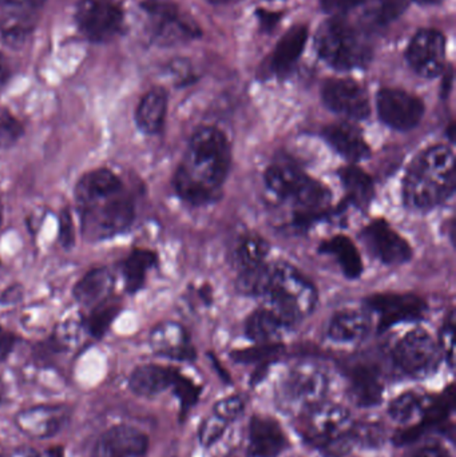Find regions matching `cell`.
Segmentation results:
<instances>
[{"instance_id": "obj_1", "label": "cell", "mask_w": 456, "mask_h": 457, "mask_svg": "<svg viewBox=\"0 0 456 457\" xmlns=\"http://www.w3.org/2000/svg\"><path fill=\"white\" fill-rule=\"evenodd\" d=\"M75 201L86 241H104L123 233L136 213L130 193L109 169L85 174L75 187Z\"/></svg>"}, {"instance_id": "obj_2", "label": "cell", "mask_w": 456, "mask_h": 457, "mask_svg": "<svg viewBox=\"0 0 456 457\" xmlns=\"http://www.w3.org/2000/svg\"><path fill=\"white\" fill-rule=\"evenodd\" d=\"M230 160V144L221 130L213 126L197 129L174 176L176 192L190 205L211 203L229 173Z\"/></svg>"}, {"instance_id": "obj_3", "label": "cell", "mask_w": 456, "mask_h": 457, "mask_svg": "<svg viewBox=\"0 0 456 457\" xmlns=\"http://www.w3.org/2000/svg\"><path fill=\"white\" fill-rule=\"evenodd\" d=\"M455 155L446 145H436L412 162L404 179V201L410 208L430 211L455 190Z\"/></svg>"}, {"instance_id": "obj_4", "label": "cell", "mask_w": 456, "mask_h": 457, "mask_svg": "<svg viewBox=\"0 0 456 457\" xmlns=\"http://www.w3.org/2000/svg\"><path fill=\"white\" fill-rule=\"evenodd\" d=\"M264 295L288 327L310 316L318 303V290L312 282L288 263L270 265Z\"/></svg>"}, {"instance_id": "obj_5", "label": "cell", "mask_w": 456, "mask_h": 457, "mask_svg": "<svg viewBox=\"0 0 456 457\" xmlns=\"http://www.w3.org/2000/svg\"><path fill=\"white\" fill-rule=\"evenodd\" d=\"M265 184L276 197L300 209L296 217L303 224L320 216L331 200V193L323 184L292 165L270 166L265 173Z\"/></svg>"}, {"instance_id": "obj_6", "label": "cell", "mask_w": 456, "mask_h": 457, "mask_svg": "<svg viewBox=\"0 0 456 457\" xmlns=\"http://www.w3.org/2000/svg\"><path fill=\"white\" fill-rule=\"evenodd\" d=\"M319 55L336 70L363 67L371 59L369 45L344 21L332 19L321 24L316 35Z\"/></svg>"}, {"instance_id": "obj_7", "label": "cell", "mask_w": 456, "mask_h": 457, "mask_svg": "<svg viewBox=\"0 0 456 457\" xmlns=\"http://www.w3.org/2000/svg\"><path fill=\"white\" fill-rule=\"evenodd\" d=\"M328 376L319 365L311 362L294 367L288 373L278 392V404L291 415H307L326 399Z\"/></svg>"}, {"instance_id": "obj_8", "label": "cell", "mask_w": 456, "mask_h": 457, "mask_svg": "<svg viewBox=\"0 0 456 457\" xmlns=\"http://www.w3.org/2000/svg\"><path fill=\"white\" fill-rule=\"evenodd\" d=\"M353 423L347 408L335 403H320L307 413L305 439L318 447L328 448L351 442Z\"/></svg>"}, {"instance_id": "obj_9", "label": "cell", "mask_w": 456, "mask_h": 457, "mask_svg": "<svg viewBox=\"0 0 456 457\" xmlns=\"http://www.w3.org/2000/svg\"><path fill=\"white\" fill-rule=\"evenodd\" d=\"M396 364L411 376L430 375L441 361V348L430 333L415 329L407 333L394 351Z\"/></svg>"}, {"instance_id": "obj_10", "label": "cell", "mask_w": 456, "mask_h": 457, "mask_svg": "<svg viewBox=\"0 0 456 457\" xmlns=\"http://www.w3.org/2000/svg\"><path fill=\"white\" fill-rule=\"evenodd\" d=\"M77 23L88 39L104 42L122 29L123 11L117 0H80Z\"/></svg>"}, {"instance_id": "obj_11", "label": "cell", "mask_w": 456, "mask_h": 457, "mask_svg": "<svg viewBox=\"0 0 456 457\" xmlns=\"http://www.w3.org/2000/svg\"><path fill=\"white\" fill-rule=\"evenodd\" d=\"M377 104L380 120L396 130H411L425 114V104L419 98L396 88L380 90Z\"/></svg>"}, {"instance_id": "obj_12", "label": "cell", "mask_w": 456, "mask_h": 457, "mask_svg": "<svg viewBox=\"0 0 456 457\" xmlns=\"http://www.w3.org/2000/svg\"><path fill=\"white\" fill-rule=\"evenodd\" d=\"M71 410L66 405H35L16 413V428L31 439H51L69 423Z\"/></svg>"}, {"instance_id": "obj_13", "label": "cell", "mask_w": 456, "mask_h": 457, "mask_svg": "<svg viewBox=\"0 0 456 457\" xmlns=\"http://www.w3.org/2000/svg\"><path fill=\"white\" fill-rule=\"evenodd\" d=\"M410 66L425 78H435L444 71L446 39L436 29H420L407 50Z\"/></svg>"}, {"instance_id": "obj_14", "label": "cell", "mask_w": 456, "mask_h": 457, "mask_svg": "<svg viewBox=\"0 0 456 457\" xmlns=\"http://www.w3.org/2000/svg\"><path fill=\"white\" fill-rule=\"evenodd\" d=\"M369 252L387 265H399L411 260L412 249L409 242L396 233L385 220H377L361 233Z\"/></svg>"}, {"instance_id": "obj_15", "label": "cell", "mask_w": 456, "mask_h": 457, "mask_svg": "<svg viewBox=\"0 0 456 457\" xmlns=\"http://www.w3.org/2000/svg\"><path fill=\"white\" fill-rule=\"evenodd\" d=\"M149 437L136 427L114 426L104 431L94 445L91 457H145Z\"/></svg>"}, {"instance_id": "obj_16", "label": "cell", "mask_w": 456, "mask_h": 457, "mask_svg": "<svg viewBox=\"0 0 456 457\" xmlns=\"http://www.w3.org/2000/svg\"><path fill=\"white\" fill-rule=\"evenodd\" d=\"M323 99L332 112L352 120H364L371 110L366 90L350 79H329L323 87Z\"/></svg>"}, {"instance_id": "obj_17", "label": "cell", "mask_w": 456, "mask_h": 457, "mask_svg": "<svg viewBox=\"0 0 456 457\" xmlns=\"http://www.w3.org/2000/svg\"><path fill=\"white\" fill-rule=\"evenodd\" d=\"M369 309L380 317V329L402 321L422 319L426 303L414 295H377L367 300Z\"/></svg>"}, {"instance_id": "obj_18", "label": "cell", "mask_w": 456, "mask_h": 457, "mask_svg": "<svg viewBox=\"0 0 456 457\" xmlns=\"http://www.w3.org/2000/svg\"><path fill=\"white\" fill-rule=\"evenodd\" d=\"M146 11L153 21L154 37L162 43H174L195 35L197 29L179 15L178 10L170 3L150 0Z\"/></svg>"}, {"instance_id": "obj_19", "label": "cell", "mask_w": 456, "mask_h": 457, "mask_svg": "<svg viewBox=\"0 0 456 457\" xmlns=\"http://www.w3.org/2000/svg\"><path fill=\"white\" fill-rule=\"evenodd\" d=\"M249 453L253 457H278L288 447V437L278 421L254 416L249 424Z\"/></svg>"}, {"instance_id": "obj_20", "label": "cell", "mask_w": 456, "mask_h": 457, "mask_svg": "<svg viewBox=\"0 0 456 457\" xmlns=\"http://www.w3.org/2000/svg\"><path fill=\"white\" fill-rule=\"evenodd\" d=\"M150 344L155 353L168 359L193 360L195 356L187 330L177 322L157 325L150 335Z\"/></svg>"}, {"instance_id": "obj_21", "label": "cell", "mask_w": 456, "mask_h": 457, "mask_svg": "<svg viewBox=\"0 0 456 457\" xmlns=\"http://www.w3.org/2000/svg\"><path fill=\"white\" fill-rule=\"evenodd\" d=\"M178 370L162 365L146 364L136 368L129 378V388L139 397H154L173 388Z\"/></svg>"}, {"instance_id": "obj_22", "label": "cell", "mask_w": 456, "mask_h": 457, "mask_svg": "<svg viewBox=\"0 0 456 457\" xmlns=\"http://www.w3.org/2000/svg\"><path fill=\"white\" fill-rule=\"evenodd\" d=\"M328 144L351 162H359L369 155V147L363 134L350 123H335L324 129Z\"/></svg>"}, {"instance_id": "obj_23", "label": "cell", "mask_w": 456, "mask_h": 457, "mask_svg": "<svg viewBox=\"0 0 456 457\" xmlns=\"http://www.w3.org/2000/svg\"><path fill=\"white\" fill-rule=\"evenodd\" d=\"M383 391L385 386L377 368L358 365L351 373V399L358 407L369 408L379 404Z\"/></svg>"}, {"instance_id": "obj_24", "label": "cell", "mask_w": 456, "mask_h": 457, "mask_svg": "<svg viewBox=\"0 0 456 457\" xmlns=\"http://www.w3.org/2000/svg\"><path fill=\"white\" fill-rule=\"evenodd\" d=\"M371 329V319L361 311H344L329 322L328 336L340 344H353L364 340Z\"/></svg>"}, {"instance_id": "obj_25", "label": "cell", "mask_w": 456, "mask_h": 457, "mask_svg": "<svg viewBox=\"0 0 456 457\" xmlns=\"http://www.w3.org/2000/svg\"><path fill=\"white\" fill-rule=\"evenodd\" d=\"M308 39V29L305 26H296L289 29L273 53L272 70L278 75H286L294 69L300 55L304 51L305 43Z\"/></svg>"}, {"instance_id": "obj_26", "label": "cell", "mask_w": 456, "mask_h": 457, "mask_svg": "<svg viewBox=\"0 0 456 457\" xmlns=\"http://www.w3.org/2000/svg\"><path fill=\"white\" fill-rule=\"evenodd\" d=\"M112 276L106 268L88 271L74 287V297L80 305L94 308L109 298L112 289Z\"/></svg>"}, {"instance_id": "obj_27", "label": "cell", "mask_w": 456, "mask_h": 457, "mask_svg": "<svg viewBox=\"0 0 456 457\" xmlns=\"http://www.w3.org/2000/svg\"><path fill=\"white\" fill-rule=\"evenodd\" d=\"M320 253L332 255L348 278L355 279L363 273V261L352 239L345 236H335L320 245Z\"/></svg>"}, {"instance_id": "obj_28", "label": "cell", "mask_w": 456, "mask_h": 457, "mask_svg": "<svg viewBox=\"0 0 456 457\" xmlns=\"http://www.w3.org/2000/svg\"><path fill=\"white\" fill-rule=\"evenodd\" d=\"M168 96L162 88H153L139 102L137 123L146 134H157L165 122Z\"/></svg>"}, {"instance_id": "obj_29", "label": "cell", "mask_w": 456, "mask_h": 457, "mask_svg": "<svg viewBox=\"0 0 456 457\" xmlns=\"http://www.w3.org/2000/svg\"><path fill=\"white\" fill-rule=\"evenodd\" d=\"M289 328L272 309H259L246 320L245 332L256 343L275 341L284 329Z\"/></svg>"}, {"instance_id": "obj_30", "label": "cell", "mask_w": 456, "mask_h": 457, "mask_svg": "<svg viewBox=\"0 0 456 457\" xmlns=\"http://www.w3.org/2000/svg\"><path fill=\"white\" fill-rule=\"evenodd\" d=\"M339 176L351 203L358 208H367L374 198L371 177L356 166H345L340 170Z\"/></svg>"}, {"instance_id": "obj_31", "label": "cell", "mask_w": 456, "mask_h": 457, "mask_svg": "<svg viewBox=\"0 0 456 457\" xmlns=\"http://www.w3.org/2000/svg\"><path fill=\"white\" fill-rule=\"evenodd\" d=\"M157 263V254L152 250L137 249L123 263L126 290L136 293L144 287L147 271Z\"/></svg>"}, {"instance_id": "obj_32", "label": "cell", "mask_w": 456, "mask_h": 457, "mask_svg": "<svg viewBox=\"0 0 456 457\" xmlns=\"http://www.w3.org/2000/svg\"><path fill=\"white\" fill-rule=\"evenodd\" d=\"M269 254V244L267 239L257 234L244 236L236 247L235 257L241 271L252 270L264 265Z\"/></svg>"}, {"instance_id": "obj_33", "label": "cell", "mask_w": 456, "mask_h": 457, "mask_svg": "<svg viewBox=\"0 0 456 457\" xmlns=\"http://www.w3.org/2000/svg\"><path fill=\"white\" fill-rule=\"evenodd\" d=\"M431 400L415 394L407 392L393 400L388 408L391 419L399 424H407L414 421L418 416H425L431 405Z\"/></svg>"}, {"instance_id": "obj_34", "label": "cell", "mask_w": 456, "mask_h": 457, "mask_svg": "<svg viewBox=\"0 0 456 457\" xmlns=\"http://www.w3.org/2000/svg\"><path fill=\"white\" fill-rule=\"evenodd\" d=\"M120 305L117 300H109V298H107V300L102 301L101 303L94 306L90 317H88L87 321H86L87 332L90 333L93 337H104V333L109 330L110 325L112 324L115 317L120 314Z\"/></svg>"}, {"instance_id": "obj_35", "label": "cell", "mask_w": 456, "mask_h": 457, "mask_svg": "<svg viewBox=\"0 0 456 457\" xmlns=\"http://www.w3.org/2000/svg\"><path fill=\"white\" fill-rule=\"evenodd\" d=\"M409 0H379L369 15H371L372 23L377 26L388 23L398 18L404 10H406Z\"/></svg>"}, {"instance_id": "obj_36", "label": "cell", "mask_w": 456, "mask_h": 457, "mask_svg": "<svg viewBox=\"0 0 456 457\" xmlns=\"http://www.w3.org/2000/svg\"><path fill=\"white\" fill-rule=\"evenodd\" d=\"M23 126L7 110L0 109V147H10L21 138Z\"/></svg>"}, {"instance_id": "obj_37", "label": "cell", "mask_w": 456, "mask_h": 457, "mask_svg": "<svg viewBox=\"0 0 456 457\" xmlns=\"http://www.w3.org/2000/svg\"><path fill=\"white\" fill-rule=\"evenodd\" d=\"M351 442L358 443V445H367V447H375L379 445L385 440V431L382 427L377 424H361L355 426L353 424L350 434Z\"/></svg>"}, {"instance_id": "obj_38", "label": "cell", "mask_w": 456, "mask_h": 457, "mask_svg": "<svg viewBox=\"0 0 456 457\" xmlns=\"http://www.w3.org/2000/svg\"><path fill=\"white\" fill-rule=\"evenodd\" d=\"M171 391L178 397L184 410L192 408L197 403L198 396H200V388L190 378H185L181 373L177 376L176 383H174Z\"/></svg>"}, {"instance_id": "obj_39", "label": "cell", "mask_w": 456, "mask_h": 457, "mask_svg": "<svg viewBox=\"0 0 456 457\" xmlns=\"http://www.w3.org/2000/svg\"><path fill=\"white\" fill-rule=\"evenodd\" d=\"M228 423L222 420L219 416L211 413L206 420L200 427V442L201 445L209 447L213 445L214 443L219 442L220 437L224 435L225 429H227Z\"/></svg>"}, {"instance_id": "obj_40", "label": "cell", "mask_w": 456, "mask_h": 457, "mask_svg": "<svg viewBox=\"0 0 456 457\" xmlns=\"http://www.w3.org/2000/svg\"><path fill=\"white\" fill-rule=\"evenodd\" d=\"M244 408H245V404H244V400L241 397H227V399L221 400L214 405L213 413L229 424L230 421H235L243 413Z\"/></svg>"}, {"instance_id": "obj_41", "label": "cell", "mask_w": 456, "mask_h": 457, "mask_svg": "<svg viewBox=\"0 0 456 457\" xmlns=\"http://www.w3.org/2000/svg\"><path fill=\"white\" fill-rule=\"evenodd\" d=\"M454 336L455 316L452 312L444 322V329L441 332V344H439V348L449 360L450 365H454Z\"/></svg>"}, {"instance_id": "obj_42", "label": "cell", "mask_w": 456, "mask_h": 457, "mask_svg": "<svg viewBox=\"0 0 456 457\" xmlns=\"http://www.w3.org/2000/svg\"><path fill=\"white\" fill-rule=\"evenodd\" d=\"M278 348L276 345H264L261 348L246 349V351L237 352L233 354L237 361L252 362L257 360H264L267 357L273 356L278 353Z\"/></svg>"}, {"instance_id": "obj_43", "label": "cell", "mask_w": 456, "mask_h": 457, "mask_svg": "<svg viewBox=\"0 0 456 457\" xmlns=\"http://www.w3.org/2000/svg\"><path fill=\"white\" fill-rule=\"evenodd\" d=\"M364 2L367 0H321V5L327 12L343 13L363 4Z\"/></svg>"}, {"instance_id": "obj_44", "label": "cell", "mask_w": 456, "mask_h": 457, "mask_svg": "<svg viewBox=\"0 0 456 457\" xmlns=\"http://www.w3.org/2000/svg\"><path fill=\"white\" fill-rule=\"evenodd\" d=\"M407 457H450V453L444 445L430 443L412 451Z\"/></svg>"}, {"instance_id": "obj_45", "label": "cell", "mask_w": 456, "mask_h": 457, "mask_svg": "<svg viewBox=\"0 0 456 457\" xmlns=\"http://www.w3.org/2000/svg\"><path fill=\"white\" fill-rule=\"evenodd\" d=\"M16 337L12 333L0 328V362L5 361L15 348Z\"/></svg>"}, {"instance_id": "obj_46", "label": "cell", "mask_w": 456, "mask_h": 457, "mask_svg": "<svg viewBox=\"0 0 456 457\" xmlns=\"http://www.w3.org/2000/svg\"><path fill=\"white\" fill-rule=\"evenodd\" d=\"M72 224H71V217L70 214L64 213L63 217H62V242H63L64 246H70L72 244Z\"/></svg>"}, {"instance_id": "obj_47", "label": "cell", "mask_w": 456, "mask_h": 457, "mask_svg": "<svg viewBox=\"0 0 456 457\" xmlns=\"http://www.w3.org/2000/svg\"><path fill=\"white\" fill-rule=\"evenodd\" d=\"M4 4L10 5L18 10H27V8H35L42 4L45 0H2Z\"/></svg>"}, {"instance_id": "obj_48", "label": "cell", "mask_w": 456, "mask_h": 457, "mask_svg": "<svg viewBox=\"0 0 456 457\" xmlns=\"http://www.w3.org/2000/svg\"><path fill=\"white\" fill-rule=\"evenodd\" d=\"M260 21L265 29H273L278 24V15L275 12H267V11H260L259 12Z\"/></svg>"}, {"instance_id": "obj_49", "label": "cell", "mask_w": 456, "mask_h": 457, "mask_svg": "<svg viewBox=\"0 0 456 457\" xmlns=\"http://www.w3.org/2000/svg\"><path fill=\"white\" fill-rule=\"evenodd\" d=\"M24 457H66L64 456L63 450L62 448H50V450L45 451V453H29V455Z\"/></svg>"}, {"instance_id": "obj_50", "label": "cell", "mask_w": 456, "mask_h": 457, "mask_svg": "<svg viewBox=\"0 0 456 457\" xmlns=\"http://www.w3.org/2000/svg\"><path fill=\"white\" fill-rule=\"evenodd\" d=\"M8 77H10V72H8L7 67L0 62V88L5 85L7 82Z\"/></svg>"}, {"instance_id": "obj_51", "label": "cell", "mask_w": 456, "mask_h": 457, "mask_svg": "<svg viewBox=\"0 0 456 457\" xmlns=\"http://www.w3.org/2000/svg\"><path fill=\"white\" fill-rule=\"evenodd\" d=\"M415 2L423 3V4H433V3H438L441 0H415Z\"/></svg>"}, {"instance_id": "obj_52", "label": "cell", "mask_w": 456, "mask_h": 457, "mask_svg": "<svg viewBox=\"0 0 456 457\" xmlns=\"http://www.w3.org/2000/svg\"><path fill=\"white\" fill-rule=\"evenodd\" d=\"M209 2L216 3V4H224V3H229L232 0H209Z\"/></svg>"}, {"instance_id": "obj_53", "label": "cell", "mask_w": 456, "mask_h": 457, "mask_svg": "<svg viewBox=\"0 0 456 457\" xmlns=\"http://www.w3.org/2000/svg\"><path fill=\"white\" fill-rule=\"evenodd\" d=\"M3 222V205L2 203H0V225H2Z\"/></svg>"}]
</instances>
